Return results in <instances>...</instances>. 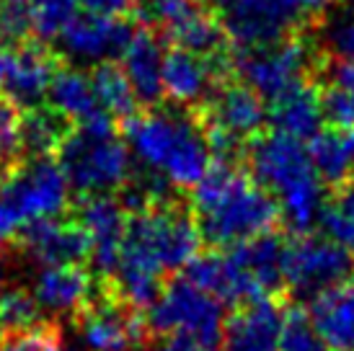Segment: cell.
<instances>
[{"instance_id": "1", "label": "cell", "mask_w": 354, "mask_h": 351, "mask_svg": "<svg viewBox=\"0 0 354 351\" xmlns=\"http://www.w3.org/2000/svg\"><path fill=\"white\" fill-rule=\"evenodd\" d=\"M189 207L202 243L215 251L233 248L279 225L277 199L256 184L243 163L215 160L192 189Z\"/></svg>"}, {"instance_id": "2", "label": "cell", "mask_w": 354, "mask_h": 351, "mask_svg": "<svg viewBox=\"0 0 354 351\" xmlns=\"http://www.w3.org/2000/svg\"><path fill=\"white\" fill-rule=\"evenodd\" d=\"M119 129L132 160L140 168L166 178L178 191L194 189L212 166L205 127L189 108H145V114L138 111Z\"/></svg>"}, {"instance_id": "3", "label": "cell", "mask_w": 354, "mask_h": 351, "mask_svg": "<svg viewBox=\"0 0 354 351\" xmlns=\"http://www.w3.org/2000/svg\"><path fill=\"white\" fill-rule=\"evenodd\" d=\"M57 163L75 199L117 194L132 173V153L117 122L73 124L59 140Z\"/></svg>"}, {"instance_id": "4", "label": "cell", "mask_w": 354, "mask_h": 351, "mask_svg": "<svg viewBox=\"0 0 354 351\" xmlns=\"http://www.w3.org/2000/svg\"><path fill=\"white\" fill-rule=\"evenodd\" d=\"M70 209V184L52 155L24 158L0 176V243H10L26 225Z\"/></svg>"}, {"instance_id": "5", "label": "cell", "mask_w": 354, "mask_h": 351, "mask_svg": "<svg viewBox=\"0 0 354 351\" xmlns=\"http://www.w3.org/2000/svg\"><path fill=\"white\" fill-rule=\"evenodd\" d=\"M321 62L324 55L310 31H300L264 47L230 49L233 75L269 104L285 96L290 88L315 78Z\"/></svg>"}, {"instance_id": "6", "label": "cell", "mask_w": 354, "mask_h": 351, "mask_svg": "<svg viewBox=\"0 0 354 351\" xmlns=\"http://www.w3.org/2000/svg\"><path fill=\"white\" fill-rule=\"evenodd\" d=\"M225 307V303H220L215 294L194 284L187 274H174L171 279H166L156 303L145 310V328L148 336L184 333L215 349L227 315Z\"/></svg>"}, {"instance_id": "7", "label": "cell", "mask_w": 354, "mask_h": 351, "mask_svg": "<svg viewBox=\"0 0 354 351\" xmlns=\"http://www.w3.org/2000/svg\"><path fill=\"white\" fill-rule=\"evenodd\" d=\"M354 276V256L326 235H295L287 240L285 292L310 303L326 290Z\"/></svg>"}, {"instance_id": "8", "label": "cell", "mask_w": 354, "mask_h": 351, "mask_svg": "<svg viewBox=\"0 0 354 351\" xmlns=\"http://www.w3.org/2000/svg\"><path fill=\"white\" fill-rule=\"evenodd\" d=\"M70 325L78 331L86 351H132L148 339L145 318L109 292L104 282L96 284L91 303Z\"/></svg>"}, {"instance_id": "9", "label": "cell", "mask_w": 354, "mask_h": 351, "mask_svg": "<svg viewBox=\"0 0 354 351\" xmlns=\"http://www.w3.org/2000/svg\"><path fill=\"white\" fill-rule=\"evenodd\" d=\"M243 168L274 199L310 178H318L308 147L295 137H287L274 129L261 132L246 142Z\"/></svg>"}, {"instance_id": "10", "label": "cell", "mask_w": 354, "mask_h": 351, "mask_svg": "<svg viewBox=\"0 0 354 351\" xmlns=\"http://www.w3.org/2000/svg\"><path fill=\"white\" fill-rule=\"evenodd\" d=\"M230 47H264L292 34L310 31L292 0H233L223 10Z\"/></svg>"}, {"instance_id": "11", "label": "cell", "mask_w": 354, "mask_h": 351, "mask_svg": "<svg viewBox=\"0 0 354 351\" xmlns=\"http://www.w3.org/2000/svg\"><path fill=\"white\" fill-rule=\"evenodd\" d=\"M230 75V49L223 55L205 57L197 52L174 47L163 59V98H168L171 106L197 111Z\"/></svg>"}, {"instance_id": "12", "label": "cell", "mask_w": 354, "mask_h": 351, "mask_svg": "<svg viewBox=\"0 0 354 351\" xmlns=\"http://www.w3.org/2000/svg\"><path fill=\"white\" fill-rule=\"evenodd\" d=\"M194 114L207 132L227 135L243 145L261 135L269 124L266 101L236 75L223 80L215 93L209 96V101Z\"/></svg>"}, {"instance_id": "13", "label": "cell", "mask_w": 354, "mask_h": 351, "mask_svg": "<svg viewBox=\"0 0 354 351\" xmlns=\"http://www.w3.org/2000/svg\"><path fill=\"white\" fill-rule=\"evenodd\" d=\"M13 251L24 258V263L37 266H70L86 263L91 258V240L78 217L70 209L68 215L47 217L26 225L13 240Z\"/></svg>"}, {"instance_id": "14", "label": "cell", "mask_w": 354, "mask_h": 351, "mask_svg": "<svg viewBox=\"0 0 354 351\" xmlns=\"http://www.w3.org/2000/svg\"><path fill=\"white\" fill-rule=\"evenodd\" d=\"M135 26L124 19H109V16H75L65 31L57 37V57L70 65H101L119 59L132 39Z\"/></svg>"}, {"instance_id": "15", "label": "cell", "mask_w": 354, "mask_h": 351, "mask_svg": "<svg viewBox=\"0 0 354 351\" xmlns=\"http://www.w3.org/2000/svg\"><path fill=\"white\" fill-rule=\"evenodd\" d=\"M96 284L99 279L83 263H70V266H39L29 290L44 321L65 325L75 321L78 312L91 303Z\"/></svg>"}, {"instance_id": "16", "label": "cell", "mask_w": 354, "mask_h": 351, "mask_svg": "<svg viewBox=\"0 0 354 351\" xmlns=\"http://www.w3.org/2000/svg\"><path fill=\"white\" fill-rule=\"evenodd\" d=\"M73 215L78 217L83 230L88 233L93 276L96 279H109L119 261V248H122L129 220L127 209L119 205L117 196L109 194L75 199Z\"/></svg>"}, {"instance_id": "17", "label": "cell", "mask_w": 354, "mask_h": 351, "mask_svg": "<svg viewBox=\"0 0 354 351\" xmlns=\"http://www.w3.org/2000/svg\"><path fill=\"white\" fill-rule=\"evenodd\" d=\"M59 65L57 52L41 41H21L8 47L6 73H3V96L10 98L21 111H29L44 104L52 73Z\"/></svg>"}, {"instance_id": "18", "label": "cell", "mask_w": 354, "mask_h": 351, "mask_svg": "<svg viewBox=\"0 0 354 351\" xmlns=\"http://www.w3.org/2000/svg\"><path fill=\"white\" fill-rule=\"evenodd\" d=\"M285 310L282 297H259L236 305L223 323L220 351H277Z\"/></svg>"}, {"instance_id": "19", "label": "cell", "mask_w": 354, "mask_h": 351, "mask_svg": "<svg viewBox=\"0 0 354 351\" xmlns=\"http://www.w3.org/2000/svg\"><path fill=\"white\" fill-rule=\"evenodd\" d=\"M163 34L150 26H135L127 49L122 52V70L127 75L135 98L142 108H156L163 101V59H166Z\"/></svg>"}, {"instance_id": "20", "label": "cell", "mask_w": 354, "mask_h": 351, "mask_svg": "<svg viewBox=\"0 0 354 351\" xmlns=\"http://www.w3.org/2000/svg\"><path fill=\"white\" fill-rule=\"evenodd\" d=\"M184 272L194 284H199L209 294H215L220 303L233 305V307L259 300V297H269L254 282V276L243 269V263L233 256V251H227V248L225 251L209 248L207 254H199L194 261H189Z\"/></svg>"}, {"instance_id": "21", "label": "cell", "mask_w": 354, "mask_h": 351, "mask_svg": "<svg viewBox=\"0 0 354 351\" xmlns=\"http://www.w3.org/2000/svg\"><path fill=\"white\" fill-rule=\"evenodd\" d=\"M44 104L68 124H93V122L111 119L106 117V111L101 108L99 98L93 93L88 73H83V68L70 65L65 59H59V65L52 73Z\"/></svg>"}, {"instance_id": "22", "label": "cell", "mask_w": 354, "mask_h": 351, "mask_svg": "<svg viewBox=\"0 0 354 351\" xmlns=\"http://www.w3.org/2000/svg\"><path fill=\"white\" fill-rule=\"evenodd\" d=\"M269 124L274 132L295 137L300 142H310L324 129V108H321V86L310 78L300 86L290 88L285 96L269 104Z\"/></svg>"}, {"instance_id": "23", "label": "cell", "mask_w": 354, "mask_h": 351, "mask_svg": "<svg viewBox=\"0 0 354 351\" xmlns=\"http://www.w3.org/2000/svg\"><path fill=\"white\" fill-rule=\"evenodd\" d=\"M308 315L326 351H354V276L310 300Z\"/></svg>"}, {"instance_id": "24", "label": "cell", "mask_w": 354, "mask_h": 351, "mask_svg": "<svg viewBox=\"0 0 354 351\" xmlns=\"http://www.w3.org/2000/svg\"><path fill=\"white\" fill-rule=\"evenodd\" d=\"M227 251H233V256L243 263V269L254 276V282L264 290V294H269V297L285 294V233H279L274 227V230L248 238V240L233 245Z\"/></svg>"}, {"instance_id": "25", "label": "cell", "mask_w": 354, "mask_h": 351, "mask_svg": "<svg viewBox=\"0 0 354 351\" xmlns=\"http://www.w3.org/2000/svg\"><path fill=\"white\" fill-rule=\"evenodd\" d=\"M91 75V86H93V93L99 98L101 108L106 111V117H111L119 127L132 119L140 111V104L135 98V91L129 86L127 75L122 65H117L114 59L111 62H101V65H93L88 70Z\"/></svg>"}, {"instance_id": "26", "label": "cell", "mask_w": 354, "mask_h": 351, "mask_svg": "<svg viewBox=\"0 0 354 351\" xmlns=\"http://www.w3.org/2000/svg\"><path fill=\"white\" fill-rule=\"evenodd\" d=\"M73 127L65 119L55 114L47 104L29 108L21 114V142H24V158L52 155L57 150L59 140Z\"/></svg>"}, {"instance_id": "27", "label": "cell", "mask_w": 354, "mask_h": 351, "mask_svg": "<svg viewBox=\"0 0 354 351\" xmlns=\"http://www.w3.org/2000/svg\"><path fill=\"white\" fill-rule=\"evenodd\" d=\"M318 230L354 256V178L328 191L318 217Z\"/></svg>"}, {"instance_id": "28", "label": "cell", "mask_w": 354, "mask_h": 351, "mask_svg": "<svg viewBox=\"0 0 354 351\" xmlns=\"http://www.w3.org/2000/svg\"><path fill=\"white\" fill-rule=\"evenodd\" d=\"M321 55L339 62H354V10L326 13L324 21L310 29Z\"/></svg>"}, {"instance_id": "29", "label": "cell", "mask_w": 354, "mask_h": 351, "mask_svg": "<svg viewBox=\"0 0 354 351\" xmlns=\"http://www.w3.org/2000/svg\"><path fill=\"white\" fill-rule=\"evenodd\" d=\"M39 323L47 321H44L29 287L16 282L0 292V325H3V331H24V328H34Z\"/></svg>"}, {"instance_id": "30", "label": "cell", "mask_w": 354, "mask_h": 351, "mask_svg": "<svg viewBox=\"0 0 354 351\" xmlns=\"http://www.w3.org/2000/svg\"><path fill=\"white\" fill-rule=\"evenodd\" d=\"M75 0H29L31 8V34L41 44H52L75 19Z\"/></svg>"}, {"instance_id": "31", "label": "cell", "mask_w": 354, "mask_h": 351, "mask_svg": "<svg viewBox=\"0 0 354 351\" xmlns=\"http://www.w3.org/2000/svg\"><path fill=\"white\" fill-rule=\"evenodd\" d=\"M62 325L39 323L24 331H0V351H62Z\"/></svg>"}, {"instance_id": "32", "label": "cell", "mask_w": 354, "mask_h": 351, "mask_svg": "<svg viewBox=\"0 0 354 351\" xmlns=\"http://www.w3.org/2000/svg\"><path fill=\"white\" fill-rule=\"evenodd\" d=\"M21 111L10 98L0 96V176L24 160L21 142Z\"/></svg>"}, {"instance_id": "33", "label": "cell", "mask_w": 354, "mask_h": 351, "mask_svg": "<svg viewBox=\"0 0 354 351\" xmlns=\"http://www.w3.org/2000/svg\"><path fill=\"white\" fill-rule=\"evenodd\" d=\"M279 351H326L310 315L300 307H287L285 310Z\"/></svg>"}, {"instance_id": "34", "label": "cell", "mask_w": 354, "mask_h": 351, "mask_svg": "<svg viewBox=\"0 0 354 351\" xmlns=\"http://www.w3.org/2000/svg\"><path fill=\"white\" fill-rule=\"evenodd\" d=\"M31 34L29 0H0V41L6 47L26 41Z\"/></svg>"}, {"instance_id": "35", "label": "cell", "mask_w": 354, "mask_h": 351, "mask_svg": "<svg viewBox=\"0 0 354 351\" xmlns=\"http://www.w3.org/2000/svg\"><path fill=\"white\" fill-rule=\"evenodd\" d=\"M321 86V108H324V122H328L336 129L354 127V98L344 88L334 86L328 80H318Z\"/></svg>"}, {"instance_id": "36", "label": "cell", "mask_w": 354, "mask_h": 351, "mask_svg": "<svg viewBox=\"0 0 354 351\" xmlns=\"http://www.w3.org/2000/svg\"><path fill=\"white\" fill-rule=\"evenodd\" d=\"M142 351H215L212 346L202 343L199 339L184 336V333H166V336H148L140 346Z\"/></svg>"}, {"instance_id": "37", "label": "cell", "mask_w": 354, "mask_h": 351, "mask_svg": "<svg viewBox=\"0 0 354 351\" xmlns=\"http://www.w3.org/2000/svg\"><path fill=\"white\" fill-rule=\"evenodd\" d=\"M315 80H328L334 86L344 88L346 93L354 98V62H339V59L324 57Z\"/></svg>"}, {"instance_id": "38", "label": "cell", "mask_w": 354, "mask_h": 351, "mask_svg": "<svg viewBox=\"0 0 354 351\" xmlns=\"http://www.w3.org/2000/svg\"><path fill=\"white\" fill-rule=\"evenodd\" d=\"M80 8L93 16H109V19H124L138 10L140 0H75Z\"/></svg>"}, {"instance_id": "39", "label": "cell", "mask_w": 354, "mask_h": 351, "mask_svg": "<svg viewBox=\"0 0 354 351\" xmlns=\"http://www.w3.org/2000/svg\"><path fill=\"white\" fill-rule=\"evenodd\" d=\"M24 266L21 258L10 243H0V292L8 290L10 284L19 282V269Z\"/></svg>"}, {"instance_id": "40", "label": "cell", "mask_w": 354, "mask_h": 351, "mask_svg": "<svg viewBox=\"0 0 354 351\" xmlns=\"http://www.w3.org/2000/svg\"><path fill=\"white\" fill-rule=\"evenodd\" d=\"M295 8L300 10L303 21L308 23V29H315L328 10L334 8V0H292Z\"/></svg>"}, {"instance_id": "41", "label": "cell", "mask_w": 354, "mask_h": 351, "mask_svg": "<svg viewBox=\"0 0 354 351\" xmlns=\"http://www.w3.org/2000/svg\"><path fill=\"white\" fill-rule=\"evenodd\" d=\"M6 57H8V47L0 41V83H3V73H6Z\"/></svg>"}, {"instance_id": "42", "label": "cell", "mask_w": 354, "mask_h": 351, "mask_svg": "<svg viewBox=\"0 0 354 351\" xmlns=\"http://www.w3.org/2000/svg\"><path fill=\"white\" fill-rule=\"evenodd\" d=\"M0 331H3V325H0Z\"/></svg>"}]
</instances>
